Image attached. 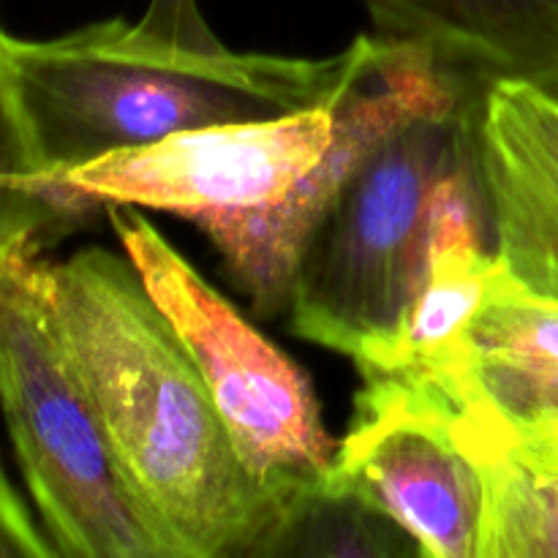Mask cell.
<instances>
[{"label":"cell","instance_id":"1","mask_svg":"<svg viewBox=\"0 0 558 558\" xmlns=\"http://www.w3.org/2000/svg\"><path fill=\"white\" fill-rule=\"evenodd\" d=\"M60 338L174 558H254L292 496L238 456L178 330L129 256L41 262Z\"/></svg>","mask_w":558,"mask_h":558},{"label":"cell","instance_id":"2","mask_svg":"<svg viewBox=\"0 0 558 558\" xmlns=\"http://www.w3.org/2000/svg\"><path fill=\"white\" fill-rule=\"evenodd\" d=\"M357 60V41L327 58L232 49L199 0H147L140 20L90 22L54 38L9 36L16 104L41 183L65 196L74 169L183 131L281 118L327 104Z\"/></svg>","mask_w":558,"mask_h":558},{"label":"cell","instance_id":"3","mask_svg":"<svg viewBox=\"0 0 558 558\" xmlns=\"http://www.w3.org/2000/svg\"><path fill=\"white\" fill-rule=\"evenodd\" d=\"M483 85L387 136L311 238L289 303L292 330L316 347L374 357L403 319L428 245L441 180L477 147Z\"/></svg>","mask_w":558,"mask_h":558},{"label":"cell","instance_id":"4","mask_svg":"<svg viewBox=\"0 0 558 558\" xmlns=\"http://www.w3.org/2000/svg\"><path fill=\"white\" fill-rule=\"evenodd\" d=\"M0 414L54 554L174 558L60 338L36 254L0 276Z\"/></svg>","mask_w":558,"mask_h":558},{"label":"cell","instance_id":"5","mask_svg":"<svg viewBox=\"0 0 558 558\" xmlns=\"http://www.w3.org/2000/svg\"><path fill=\"white\" fill-rule=\"evenodd\" d=\"M104 213L194 357L245 466L287 496L327 477L338 445L322 423L308 374L210 287L140 207L109 205Z\"/></svg>","mask_w":558,"mask_h":558},{"label":"cell","instance_id":"6","mask_svg":"<svg viewBox=\"0 0 558 558\" xmlns=\"http://www.w3.org/2000/svg\"><path fill=\"white\" fill-rule=\"evenodd\" d=\"M354 41L357 60L336 96V134L325 158L276 207L202 232L251 308L267 319L289 311L300 259L360 163L409 120L447 107L477 85L417 44L381 33H363Z\"/></svg>","mask_w":558,"mask_h":558},{"label":"cell","instance_id":"7","mask_svg":"<svg viewBox=\"0 0 558 558\" xmlns=\"http://www.w3.org/2000/svg\"><path fill=\"white\" fill-rule=\"evenodd\" d=\"M336 96L303 112L183 131L109 153L74 169L63 191L87 218L109 205H131L172 213L207 232L256 216L287 199L325 158L336 134Z\"/></svg>","mask_w":558,"mask_h":558},{"label":"cell","instance_id":"8","mask_svg":"<svg viewBox=\"0 0 558 558\" xmlns=\"http://www.w3.org/2000/svg\"><path fill=\"white\" fill-rule=\"evenodd\" d=\"M330 474L374 501L425 558H480L485 477L441 403L398 374H360Z\"/></svg>","mask_w":558,"mask_h":558},{"label":"cell","instance_id":"9","mask_svg":"<svg viewBox=\"0 0 558 558\" xmlns=\"http://www.w3.org/2000/svg\"><path fill=\"white\" fill-rule=\"evenodd\" d=\"M401 376L434 392L472 456L558 436V303L518 287L496 262L456 347Z\"/></svg>","mask_w":558,"mask_h":558},{"label":"cell","instance_id":"10","mask_svg":"<svg viewBox=\"0 0 558 558\" xmlns=\"http://www.w3.org/2000/svg\"><path fill=\"white\" fill-rule=\"evenodd\" d=\"M477 169L499 267L558 303V93L532 82L485 85Z\"/></svg>","mask_w":558,"mask_h":558},{"label":"cell","instance_id":"11","mask_svg":"<svg viewBox=\"0 0 558 558\" xmlns=\"http://www.w3.org/2000/svg\"><path fill=\"white\" fill-rule=\"evenodd\" d=\"M376 33L417 44L477 85L558 93V0H360Z\"/></svg>","mask_w":558,"mask_h":558},{"label":"cell","instance_id":"12","mask_svg":"<svg viewBox=\"0 0 558 558\" xmlns=\"http://www.w3.org/2000/svg\"><path fill=\"white\" fill-rule=\"evenodd\" d=\"M490 452L480 558H558V436Z\"/></svg>","mask_w":558,"mask_h":558},{"label":"cell","instance_id":"13","mask_svg":"<svg viewBox=\"0 0 558 558\" xmlns=\"http://www.w3.org/2000/svg\"><path fill=\"white\" fill-rule=\"evenodd\" d=\"M420 556L417 543L352 485L327 477L303 485L254 558Z\"/></svg>","mask_w":558,"mask_h":558},{"label":"cell","instance_id":"14","mask_svg":"<svg viewBox=\"0 0 558 558\" xmlns=\"http://www.w3.org/2000/svg\"><path fill=\"white\" fill-rule=\"evenodd\" d=\"M9 36L0 25V276L14 259L38 254L76 227L38 174L11 82Z\"/></svg>","mask_w":558,"mask_h":558},{"label":"cell","instance_id":"15","mask_svg":"<svg viewBox=\"0 0 558 558\" xmlns=\"http://www.w3.org/2000/svg\"><path fill=\"white\" fill-rule=\"evenodd\" d=\"M52 543L0 466V558H52Z\"/></svg>","mask_w":558,"mask_h":558}]
</instances>
